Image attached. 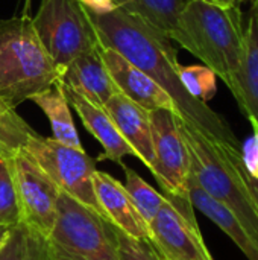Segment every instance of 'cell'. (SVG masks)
<instances>
[{
    "label": "cell",
    "instance_id": "cell-28",
    "mask_svg": "<svg viewBox=\"0 0 258 260\" xmlns=\"http://www.w3.org/2000/svg\"><path fill=\"white\" fill-rule=\"evenodd\" d=\"M79 2L87 8V11L94 14H106L117 9L116 0H79Z\"/></svg>",
    "mask_w": 258,
    "mask_h": 260
},
{
    "label": "cell",
    "instance_id": "cell-27",
    "mask_svg": "<svg viewBox=\"0 0 258 260\" xmlns=\"http://www.w3.org/2000/svg\"><path fill=\"white\" fill-rule=\"evenodd\" d=\"M231 160H233L239 175L242 177V180L245 183V187H246V190H248V193H249V197H251V200H252V203L255 206V210H257L258 213V180L252 178L248 174V171L245 169V165H243V160H242V149L240 148H236V149L231 151Z\"/></svg>",
    "mask_w": 258,
    "mask_h": 260
},
{
    "label": "cell",
    "instance_id": "cell-31",
    "mask_svg": "<svg viewBox=\"0 0 258 260\" xmlns=\"http://www.w3.org/2000/svg\"><path fill=\"white\" fill-rule=\"evenodd\" d=\"M251 2H252V0H251Z\"/></svg>",
    "mask_w": 258,
    "mask_h": 260
},
{
    "label": "cell",
    "instance_id": "cell-12",
    "mask_svg": "<svg viewBox=\"0 0 258 260\" xmlns=\"http://www.w3.org/2000/svg\"><path fill=\"white\" fill-rule=\"evenodd\" d=\"M93 186L103 219L125 235L151 244L149 225L137 212L125 186L103 171L94 172Z\"/></svg>",
    "mask_w": 258,
    "mask_h": 260
},
{
    "label": "cell",
    "instance_id": "cell-17",
    "mask_svg": "<svg viewBox=\"0 0 258 260\" xmlns=\"http://www.w3.org/2000/svg\"><path fill=\"white\" fill-rule=\"evenodd\" d=\"M187 2L189 0H116V6L117 9L141 18L193 55V44L181 24V14Z\"/></svg>",
    "mask_w": 258,
    "mask_h": 260
},
{
    "label": "cell",
    "instance_id": "cell-14",
    "mask_svg": "<svg viewBox=\"0 0 258 260\" xmlns=\"http://www.w3.org/2000/svg\"><path fill=\"white\" fill-rule=\"evenodd\" d=\"M70 104V107L78 113L82 125L91 136L102 145L103 152L96 158V161L111 160L117 165H123V158L131 155L135 157L134 149L128 145V142L122 137L119 129L116 128L113 119L106 113V110L100 105L90 102L88 99L79 96L73 90L67 88L61 82H58Z\"/></svg>",
    "mask_w": 258,
    "mask_h": 260
},
{
    "label": "cell",
    "instance_id": "cell-5",
    "mask_svg": "<svg viewBox=\"0 0 258 260\" xmlns=\"http://www.w3.org/2000/svg\"><path fill=\"white\" fill-rule=\"evenodd\" d=\"M46 241L52 260H120L109 222L62 192Z\"/></svg>",
    "mask_w": 258,
    "mask_h": 260
},
{
    "label": "cell",
    "instance_id": "cell-11",
    "mask_svg": "<svg viewBox=\"0 0 258 260\" xmlns=\"http://www.w3.org/2000/svg\"><path fill=\"white\" fill-rule=\"evenodd\" d=\"M99 50L120 93H123L126 98L148 111L167 110L173 114L178 113L176 105L169 93L161 88L152 78H149L141 69L134 66L129 59H126L123 55L111 47L99 44Z\"/></svg>",
    "mask_w": 258,
    "mask_h": 260
},
{
    "label": "cell",
    "instance_id": "cell-10",
    "mask_svg": "<svg viewBox=\"0 0 258 260\" xmlns=\"http://www.w3.org/2000/svg\"><path fill=\"white\" fill-rule=\"evenodd\" d=\"M154 148L152 174L164 189V195L189 200L187 181L190 157L176 125V116L167 110L149 111Z\"/></svg>",
    "mask_w": 258,
    "mask_h": 260
},
{
    "label": "cell",
    "instance_id": "cell-30",
    "mask_svg": "<svg viewBox=\"0 0 258 260\" xmlns=\"http://www.w3.org/2000/svg\"><path fill=\"white\" fill-rule=\"evenodd\" d=\"M216 2H219L220 5H225V6H237L243 0H216Z\"/></svg>",
    "mask_w": 258,
    "mask_h": 260
},
{
    "label": "cell",
    "instance_id": "cell-6",
    "mask_svg": "<svg viewBox=\"0 0 258 260\" xmlns=\"http://www.w3.org/2000/svg\"><path fill=\"white\" fill-rule=\"evenodd\" d=\"M32 24L59 72L99 46L96 29L79 0H41Z\"/></svg>",
    "mask_w": 258,
    "mask_h": 260
},
{
    "label": "cell",
    "instance_id": "cell-9",
    "mask_svg": "<svg viewBox=\"0 0 258 260\" xmlns=\"http://www.w3.org/2000/svg\"><path fill=\"white\" fill-rule=\"evenodd\" d=\"M21 222L47 238L56 221L61 190L21 148L11 155Z\"/></svg>",
    "mask_w": 258,
    "mask_h": 260
},
{
    "label": "cell",
    "instance_id": "cell-29",
    "mask_svg": "<svg viewBox=\"0 0 258 260\" xmlns=\"http://www.w3.org/2000/svg\"><path fill=\"white\" fill-rule=\"evenodd\" d=\"M8 233H9V229L8 227H3V225H0V245L6 241V238H8Z\"/></svg>",
    "mask_w": 258,
    "mask_h": 260
},
{
    "label": "cell",
    "instance_id": "cell-21",
    "mask_svg": "<svg viewBox=\"0 0 258 260\" xmlns=\"http://www.w3.org/2000/svg\"><path fill=\"white\" fill-rule=\"evenodd\" d=\"M125 171V189L135 206L137 212L143 218V221L149 225L161 206L166 201V195L157 192L151 184H148L135 171L129 169L128 166L122 165Z\"/></svg>",
    "mask_w": 258,
    "mask_h": 260
},
{
    "label": "cell",
    "instance_id": "cell-7",
    "mask_svg": "<svg viewBox=\"0 0 258 260\" xmlns=\"http://www.w3.org/2000/svg\"><path fill=\"white\" fill-rule=\"evenodd\" d=\"M23 149L62 193L102 216L93 186V175L97 171L96 158H91L84 148L67 146L53 137H43L35 133L27 139Z\"/></svg>",
    "mask_w": 258,
    "mask_h": 260
},
{
    "label": "cell",
    "instance_id": "cell-8",
    "mask_svg": "<svg viewBox=\"0 0 258 260\" xmlns=\"http://www.w3.org/2000/svg\"><path fill=\"white\" fill-rule=\"evenodd\" d=\"M149 232L151 244L163 260H214L202 239L190 200L166 195Z\"/></svg>",
    "mask_w": 258,
    "mask_h": 260
},
{
    "label": "cell",
    "instance_id": "cell-2",
    "mask_svg": "<svg viewBox=\"0 0 258 260\" xmlns=\"http://www.w3.org/2000/svg\"><path fill=\"white\" fill-rule=\"evenodd\" d=\"M181 24L193 44V55L220 78L239 99V75L245 49V29L237 6L216 0H189Z\"/></svg>",
    "mask_w": 258,
    "mask_h": 260
},
{
    "label": "cell",
    "instance_id": "cell-20",
    "mask_svg": "<svg viewBox=\"0 0 258 260\" xmlns=\"http://www.w3.org/2000/svg\"><path fill=\"white\" fill-rule=\"evenodd\" d=\"M0 260H52L44 236L23 222L11 227L0 245Z\"/></svg>",
    "mask_w": 258,
    "mask_h": 260
},
{
    "label": "cell",
    "instance_id": "cell-13",
    "mask_svg": "<svg viewBox=\"0 0 258 260\" xmlns=\"http://www.w3.org/2000/svg\"><path fill=\"white\" fill-rule=\"evenodd\" d=\"M58 82L100 107L111 96L120 93L100 56L99 46L76 56L61 72Z\"/></svg>",
    "mask_w": 258,
    "mask_h": 260
},
{
    "label": "cell",
    "instance_id": "cell-25",
    "mask_svg": "<svg viewBox=\"0 0 258 260\" xmlns=\"http://www.w3.org/2000/svg\"><path fill=\"white\" fill-rule=\"evenodd\" d=\"M109 227L120 260H163L161 256L157 253V250L152 247V244L144 241H137L125 235L123 232H120L111 224Z\"/></svg>",
    "mask_w": 258,
    "mask_h": 260
},
{
    "label": "cell",
    "instance_id": "cell-15",
    "mask_svg": "<svg viewBox=\"0 0 258 260\" xmlns=\"http://www.w3.org/2000/svg\"><path fill=\"white\" fill-rule=\"evenodd\" d=\"M103 108L113 119L116 128L128 145L134 149L135 157L149 169L154 168V148L149 111L126 98L123 93L111 96Z\"/></svg>",
    "mask_w": 258,
    "mask_h": 260
},
{
    "label": "cell",
    "instance_id": "cell-22",
    "mask_svg": "<svg viewBox=\"0 0 258 260\" xmlns=\"http://www.w3.org/2000/svg\"><path fill=\"white\" fill-rule=\"evenodd\" d=\"M32 134L35 131L29 123L0 98V152L14 154L24 148Z\"/></svg>",
    "mask_w": 258,
    "mask_h": 260
},
{
    "label": "cell",
    "instance_id": "cell-3",
    "mask_svg": "<svg viewBox=\"0 0 258 260\" xmlns=\"http://www.w3.org/2000/svg\"><path fill=\"white\" fill-rule=\"evenodd\" d=\"M61 72L27 15L0 20V98L17 108L59 81Z\"/></svg>",
    "mask_w": 258,
    "mask_h": 260
},
{
    "label": "cell",
    "instance_id": "cell-1",
    "mask_svg": "<svg viewBox=\"0 0 258 260\" xmlns=\"http://www.w3.org/2000/svg\"><path fill=\"white\" fill-rule=\"evenodd\" d=\"M87 12L100 44L117 50L164 88L176 105L178 117L214 140L240 146L224 117L184 88L179 79L178 52L167 35L122 9L106 14Z\"/></svg>",
    "mask_w": 258,
    "mask_h": 260
},
{
    "label": "cell",
    "instance_id": "cell-26",
    "mask_svg": "<svg viewBox=\"0 0 258 260\" xmlns=\"http://www.w3.org/2000/svg\"><path fill=\"white\" fill-rule=\"evenodd\" d=\"M251 125L254 133L242 148V160L248 174L258 180V125L255 122H251Z\"/></svg>",
    "mask_w": 258,
    "mask_h": 260
},
{
    "label": "cell",
    "instance_id": "cell-18",
    "mask_svg": "<svg viewBox=\"0 0 258 260\" xmlns=\"http://www.w3.org/2000/svg\"><path fill=\"white\" fill-rule=\"evenodd\" d=\"M236 102L248 120L258 125V0H252L248 27L245 29L239 99Z\"/></svg>",
    "mask_w": 258,
    "mask_h": 260
},
{
    "label": "cell",
    "instance_id": "cell-23",
    "mask_svg": "<svg viewBox=\"0 0 258 260\" xmlns=\"http://www.w3.org/2000/svg\"><path fill=\"white\" fill-rule=\"evenodd\" d=\"M11 155L0 152V225L8 229L21 224Z\"/></svg>",
    "mask_w": 258,
    "mask_h": 260
},
{
    "label": "cell",
    "instance_id": "cell-24",
    "mask_svg": "<svg viewBox=\"0 0 258 260\" xmlns=\"http://www.w3.org/2000/svg\"><path fill=\"white\" fill-rule=\"evenodd\" d=\"M216 75L207 66H181L179 67V79L193 98L208 102L216 94Z\"/></svg>",
    "mask_w": 258,
    "mask_h": 260
},
{
    "label": "cell",
    "instance_id": "cell-16",
    "mask_svg": "<svg viewBox=\"0 0 258 260\" xmlns=\"http://www.w3.org/2000/svg\"><path fill=\"white\" fill-rule=\"evenodd\" d=\"M189 200L193 209H198L210 221H213L224 233H227L233 242L242 250L248 260H258V239L245 227V224L222 203L210 197L196 181L190 172L187 181Z\"/></svg>",
    "mask_w": 258,
    "mask_h": 260
},
{
    "label": "cell",
    "instance_id": "cell-4",
    "mask_svg": "<svg viewBox=\"0 0 258 260\" xmlns=\"http://www.w3.org/2000/svg\"><path fill=\"white\" fill-rule=\"evenodd\" d=\"M176 125L189 149L190 172L199 186L210 197L228 207L258 239L255 206L231 160V151L240 146L214 140L178 116Z\"/></svg>",
    "mask_w": 258,
    "mask_h": 260
},
{
    "label": "cell",
    "instance_id": "cell-19",
    "mask_svg": "<svg viewBox=\"0 0 258 260\" xmlns=\"http://www.w3.org/2000/svg\"><path fill=\"white\" fill-rule=\"evenodd\" d=\"M29 101L38 105L46 114V117L49 119L50 126H52V134H53L52 137L55 140L67 146L82 149L78 129L75 126V122L70 113V104L58 82L49 88L38 91Z\"/></svg>",
    "mask_w": 258,
    "mask_h": 260
}]
</instances>
